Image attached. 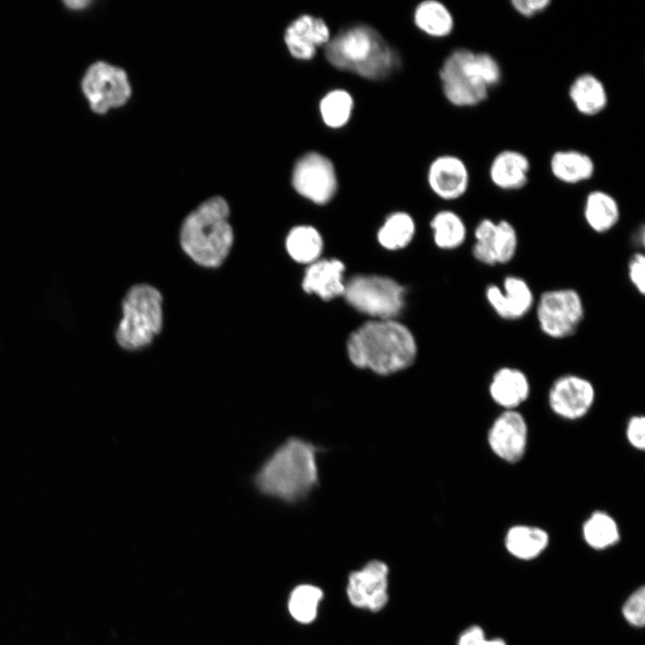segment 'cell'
Listing matches in <instances>:
<instances>
[{
  "instance_id": "39",
  "label": "cell",
  "mask_w": 645,
  "mask_h": 645,
  "mask_svg": "<svg viewBox=\"0 0 645 645\" xmlns=\"http://www.w3.org/2000/svg\"><path fill=\"white\" fill-rule=\"evenodd\" d=\"M89 3V1H67L65 4L70 8L79 9L85 7Z\"/></svg>"
},
{
  "instance_id": "33",
  "label": "cell",
  "mask_w": 645,
  "mask_h": 645,
  "mask_svg": "<svg viewBox=\"0 0 645 645\" xmlns=\"http://www.w3.org/2000/svg\"><path fill=\"white\" fill-rule=\"evenodd\" d=\"M625 620L635 627H642L645 623V589L641 587L632 592L623 606Z\"/></svg>"
},
{
  "instance_id": "27",
  "label": "cell",
  "mask_w": 645,
  "mask_h": 645,
  "mask_svg": "<svg viewBox=\"0 0 645 645\" xmlns=\"http://www.w3.org/2000/svg\"><path fill=\"white\" fill-rule=\"evenodd\" d=\"M430 227L434 241L443 250H454L464 244L467 238V226L462 218L450 210L438 211L432 219Z\"/></svg>"
},
{
  "instance_id": "38",
  "label": "cell",
  "mask_w": 645,
  "mask_h": 645,
  "mask_svg": "<svg viewBox=\"0 0 645 645\" xmlns=\"http://www.w3.org/2000/svg\"><path fill=\"white\" fill-rule=\"evenodd\" d=\"M551 4L549 0H512L511 5L520 15L531 18L543 13Z\"/></svg>"
},
{
  "instance_id": "24",
  "label": "cell",
  "mask_w": 645,
  "mask_h": 645,
  "mask_svg": "<svg viewBox=\"0 0 645 645\" xmlns=\"http://www.w3.org/2000/svg\"><path fill=\"white\" fill-rule=\"evenodd\" d=\"M549 537L546 530L533 526L516 525L508 529L504 544L513 556L529 560L537 557L547 546Z\"/></svg>"
},
{
  "instance_id": "35",
  "label": "cell",
  "mask_w": 645,
  "mask_h": 645,
  "mask_svg": "<svg viewBox=\"0 0 645 645\" xmlns=\"http://www.w3.org/2000/svg\"><path fill=\"white\" fill-rule=\"evenodd\" d=\"M627 276L630 283L637 293H645V255L642 252H635L627 263Z\"/></svg>"
},
{
  "instance_id": "6",
  "label": "cell",
  "mask_w": 645,
  "mask_h": 645,
  "mask_svg": "<svg viewBox=\"0 0 645 645\" xmlns=\"http://www.w3.org/2000/svg\"><path fill=\"white\" fill-rule=\"evenodd\" d=\"M443 93L452 105L471 108L485 101L489 88L481 79L477 52L460 47L452 51L439 69Z\"/></svg>"
},
{
  "instance_id": "23",
  "label": "cell",
  "mask_w": 645,
  "mask_h": 645,
  "mask_svg": "<svg viewBox=\"0 0 645 645\" xmlns=\"http://www.w3.org/2000/svg\"><path fill=\"white\" fill-rule=\"evenodd\" d=\"M413 22L424 34L432 38H445L454 29V18L450 9L437 0H424L414 9Z\"/></svg>"
},
{
  "instance_id": "25",
  "label": "cell",
  "mask_w": 645,
  "mask_h": 645,
  "mask_svg": "<svg viewBox=\"0 0 645 645\" xmlns=\"http://www.w3.org/2000/svg\"><path fill=\"white\" fill-rule=\"evenodd\" d=\"M286 248L294 261L309 265L319 260L323 241L316 228L302 225L289 231L286 239Z\"/></svg>"
},
{
  "instance_id": "1",
  "label": "cell",
  "mask_w": 645,
  "mask_h": 645,
  "mask_svg": "<svg viewBox=\"0 0 645 645\" xmlns=\"http://www.w3.org/2000/svg\"><path fill=\"white\" fill-rule=\"evenodd\" d=\"M323 449L299 437L281 443L258 469V490L288 503L305 499L319 484L317 455Z\"/></svg>"
},
{
  "instance_id": "28",
  "label": "cell",
  "mask_w": 645,
  "mask_h": 645,
  "mask_svg": "<svg viewBox=\"0 0 645 645\" xmlns=\"http://www.w3.org/2000/svg\"><path fill=\"white\" fill-rule=\"evenodd\" d=\"M415 222L403 211L390 214L377 233L379 244L385 249L395 251L407 246L415 235Z\"/></svg>"
},
{
  "instance_id": "17",
  "label": "cell",
  "mask_w": 645,
  "mask_h": 645,
  "mask_svg": "<svg viewBox=\"0 0 645 645\" xmlns=\"http://www.w3.org/2000/svg\"><path fill=\"white\" fill-rule=\"evenodd\" d=\"M345 265L337 259H322L309 264L302 281L307 294H315L324 301L343 296Z\"/></svg>"
},
{
  "instance_id": "32",
  "label": "cell",
  "mask_w": 645,
  "mask_h": 645,
  "mask_svg": "<svg viewBox=\"0 0 645 645\" xmlns=\"http://www.w3.org/2000/svg\"><path fill=\"white\" fill-rule=\"evenodd\" d=\"M496 220L490 218L481 219L474 229V243L471 247L473 258L482 265L494 267L493 237Z\"/></svg>"
},
{
  "instance_id": "26",
  "label": "cell",
  "mask_w": 645,
  "mask_h": 645,
  "mask_svg": "<svg viewBox=\"0 0 645 645\" xmlns=\"http://www.w3.org/2000/svg\"><path fill=\"white\" fill-rule=\"evenodd\" d=\"M354 105V99L349 91L342 88L332 89L320 99L319 115L328 128L340 129L350 121Z\"/></svg>"
},
{
  "instance_id": "9",
  "label": "cell",
  "mask_w": 645,
  "mask_h": 645,
  "mask_svg": "<svg viewBox=\"0 0 645 645\" xmlns=\"http://www.w3.org/2000/svg\"><path fill=\"white\" fill-rule=\"evenodd\" d=\"M292 185L304 198L315 204L328 203L338 189L337 172L330 158L318 151H307L296 161Z\"/></svg>"
},
{
  "instance_id": "4",
  "label": "cell",
  "mask_w": 645,
  "mask_h": 645,
  "mask_svg": "<svg viewBox=\"0 0 645 645\" xmlns=\"http://www.w3.org/2000/svg\"><path fill=\"white\" fill-rule=\"evenodd\" d=\"M228 216L227 202L212 197L185 218L180 231L181 245L195 262L205 267L223 262L233 243Z\"/></svg>"
},
{
  "instance_id": "16",
  "label": "cell",
  "mask_w": 645,
  "mask_h": 645,
  "mask_svg": "<svg viewBox=\"0 0 645 645\" xmlns=\"http://www.w3.org/2000/svg\"><path fill=\"white\" fill-rule=\"evenodd\" d=\"M469 171L458 156L443 154L428 166L426 180L430 189L439 198L454 201L463 196L469 186Z\"/></svg>"
},
{
  "instance_id": "12",
  "label": "cell",
  "mask_w": 645,
  "mask_h": 645,
  "mask_svg": "<svg viewBox=\"0 0 645 645\" xmlns=\"http://www.w3.org/2000/svg\"><path fill=\"white\" fill-rule=\"evenodd\" d=\"M389 569L385 563L371 560L361 570L349 573L347 596L356 607L376 612L388 602Z\"/></svg>"
},
{
  "instance_id": "21",
  "label": "cell",
  "mask_w": 645,
  "mask_h": 645,
  "mask_svg": "<svg viewBox=\"0 0 645 645\" xmlns=\"http://www.w3.org/2000/svg\"><path fill=\"white\" fill-rule=\"evenodd\" d=\"M582 214L590 230L597 234H606L619 223L621 209L611 194L604 190H593L585 197Z\"/></svg>"
},
{
  "instance_id": "19",
  "label": "cell",
  "mask_w": 645,
  "mask_h": 645,
  "mask_svg": "<svg viewBox=\"0 0 645 645\" xmlns=\"http://www.w3.org/2000/svg\"><path fill=\"white\" fill-rule=\"evenodd\" d=\"M529 390V382L525 373L512 366L497 369L489 384L493 400L506 409H514L524 402Z\"/></svg>"
},
{
  "instance_id": "34",
  "label": "cell",
  "mask_w": 645,
  "mask_h": 645,
  "mask_svg": "<svg viewBox=\"0 0 645 645\" xmlns=\"http://www.w3.org/2000/svg\"><path fill=\"white\" fill-rule=\"evenodd\" d=\"M477 63L481 79L489 89L500 82L502 68L492 55L486 52H477Z\"/></svg>"
},
{
  "instance_id": "36",
  "label": "cell",
  "mask_w": 645,
  "mask_h": 645,
  "mask_svg": "<svg viewBox=\"0 0 645 645\" xmlns=\"http://www.w3.org/2000/svg\"><path fill=\"white\" fill-rule=\"evenodd\" d=\"M626 437L630 444L638 449L645 447V418L643 416L632 417L626 427Z\"/></svg>"
},
{
  "instance_id": "2",
  "label": "cell",
  "mask_w": 645,
  "mask_h": 645,
  "mask_svg": "<svg viewBox=\"0 0 645 645\" xmlns=\"http://www.w3.org/2000/svg\"><path fill=\"white\" fill-rule=\"evenodd\" d=\"M417 351L412 332L394 319H374L365 322L347 341L350 362L379 375H389L408 368L414 363Z\"/></svg>"
},
{
  "instance_id": "3",
  "label": "cell",
  "mask_w": 645,
  "mask_h": 645,
  "mask_svg": "<svg viewBox=\"0 0 645 645\" xmlns=\"http://www.w3.org/2000/svg\"><path fill=\"white\" fill-rule=\"evenodd\" d=\"M326 60L338 70L380 81L400 65L394 48L374 27L355 23L331 36L323 48Z\"/></svg>"
},
{
  "instance_id": "22",
  "label": "cell",
  "mask_w": 645,
  "mask_h": 645,
  "mask_svg": "<svg viewBox=\"0 0 645 645\" xmlns=\"http://www.w3.org/2000/svg\"><path fill=\"white\" fill-rule=\"evenodd\" d=\"M549 168L553 176L565 185L589 181L595 174L596 165L587 153L578 150H559L550 157Z\"/></svg>"
},
{
  "instance_id": "18",
  "label": "cell",
  "mask_w": 645,
  "mask_h": 645,
  "mask_svg": "<svg viewBox=\"0 0 645 645\" xmlns=\"http://www.w3.org/2000/svg\"><path fill=\"white\" fill-rule=\"evenodd\" d=\"M530 161L521 151L503 150L492 159L488 176L492 184L503 191H517L529 181Z\"/></svg>"
},
{
  "instance_id": "5",
  "label": "cell",
  "mask_w": 645,
  "mask_h": 645,
  "mask_svg": "<svg viewBox=\"0 0 645 645\" xmlns=\"http://www.w3.org/2000/svg\"><path fill=\"white\" fill-rule=\"evenodd\" d=\"M162 327V297L158 289L139 284L123 300V319L116 332L117 343L134 350L150 344Z\"/></svg>"
},
{
  "instance_id": "7",
  "label": "cell",
  "mask_w": 645,
  "mask_h": 645,
  "mask_svg": "<svg viewBox=\"0 0 645 645\" xmlns=\"http://www.w3.org/2000/svg\"><path fill=\"white\" fill-rule=\"evenodd\" d=\"M534 309L540 331L553 340L573 336L585 317L583 298L573 288L543 291L536 298Z\"/></svg>"
},
{
  "instance_id": "14",
  "label": "cell",
  "mask_w": 645,
  "mask_h": 645,
  "mask_svg": "<svg viewBox=\"0 0 645 645\" xmlns=\"http://www.w3.org/2000/svg\"><path fill=\"white\" fill-rule=\"evenodd\" d=\"M528 427L523 416L514 409H505L493 422L487 434L492 452L501 460L515 463L523 457Z\"/></svg>"
},
{
  "instance_id": "13",
  "label": "cell",
  "mask_w": 645,
  "mask_h": 645,
  "mask_svg": "<svg viewBox=\"0 0 645 645\" xmlns=\"http://www.w3.org/2000/svg\"><path fill=\"white\" fill-rule=\"evenodd\" d=\"M595 399L592 383L580 375L564 374L551 385L548 393L550 408L559 417L574 420L582 417Z\"/></svg>"
},
{
  "instance_id": "8",
  "label": "cell",
  "mask_w": 645,
  "mask_h": 645,
  "mask_svg": "<svg viewBox=\"0 0 645 645\" xmlns=\"http://www.w3.org/2000/svg\"><path fill=\"white\" fill-rule=\"evenodd\" d=\"M404 288L379 275H356L345 283L344 297L356 310L375 320L394 319L404 306Z\"/></svg>"
},
{
  "instance_id": "20",
  "label": "cell",
  "mask_w": 645,
  "mask_h": 645,
  "mask_svg": "<svg viewBox=\"0 0 645 645\" xmlns=\"http://www.w3.org/2000/svg\"><path fill=\"white\" fill-rule=\"evenodd\" d=\"M575 109L583 116H594L606 108L608 95L603 82L595 74L583 73L576 76L568 89Z\"/></svg>"
},
{
  "instance_id": "29",
  "label": "cell",
  "mask_w": 645,
  "mask_h": 645,
  "mask_svg": "<svg viewBox=\"0 0 645 645\" xmlns=\"http://www.w3.org/2000/svg\"><path fill=\"white\" fill-rule=\"evenodd\" d=\"M583 537L589 546L595 549H605L619 539V529L615 520L604 512H594L584 522Z\"/></svg>"
},
{
  "instance_id": "15",
  "label": "cell",
  "mask_w": 645,
  "mask_h": 645,
  "mask_svg": "<svg viewBox=\"0 0 645 645\" xmlns=\"http://www.w3.org/2000/svg\"><path fill=\"white\" fill-rule=\"evenodd\" d=\"M331 37L327 22L322 18L304 13L287 27L284 41L289 54L300 61L313 59Z\"/></svg>"
},
{
  "instance_id": "37",
  "label": "cell",
  "mask_w": 645,
  "mask_h": 645,
  "mask_svg": "<svg viewBox=\"0 0 645 645\" xmlns=\"http://www.w3.org/2000/svg\"><path fill=\"white\" fill-rule=\"evenodd\" d=\"M458 645H507L503 639L487 640L484 631L477 625L465 630L460 636Z\"/></svg>"
},
{
  "instance_id": "31",
  "label": "cell",
  "mask_w": 645,
  "mask_h": 645,
  "mask_svg": "<svg viewBox=\"0 0 645 645\" xmlns=\"http://www.w3.org/2000/svg\"><path fill=\"white\" fill-rule=\"evenodd\" d=\"M519 247V235L514 225L504 219L496 220L493 237V251L495 264L505 265L516 256Z\"/></svg>"
},
{
  "instance_id": "30",
  "label": "cell",
  "mask_w": 645,
  "mask_h": 645,
  "mask_svg": "<svg viewBox=\"0 0 645 645\" xmlns=\"http://www.w3.org/2000/svg\"><path fill=\"white\" fill-rule=\"evenodd\" d=\"M323 597L322 590L314 585L302 584L294 589L288 600V610L295 620L301 624L312 623L318 612Z\"/></svg>"
},
{
  "instance_id": "10",
  "label": "cell",
  "mask_w": 645,
  "mask_h": 645,
  "mask_svg": "<svg viewBox=\"0 0 645 645\" xmlns=\"http://www.w3.org/2000/svg\"><path fill=\"white\" fill-rule=\"evenodd\" d=\"M82 88L91 109L99 114L124 105L131 94L125 71L104 62L89 67Z\"/></svg>"
},
{
  "instance_id": "11",
  "label": "cell",
  "mask_w": 645,
  "mask_h": 645,
  "mask_svg": "<svg viewBox=\"0 0 645 645\" xmlns=\"http://www.w3.org/2000/svg\"><path fill=\"white\" fill-rule=\"evenodd\" d=\"M486 301L502 320L515 322L524 318L534 308L536 297L529 283L518 275H507L500 285L490 283L485 288Z\"/></svg>"
}]
</instances>
